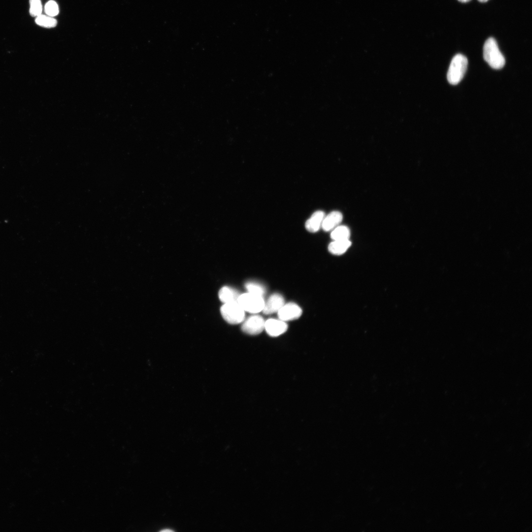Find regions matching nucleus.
<instances>
[{
    "mask_svg": "<svg viewBox=\"0 0 532 532\" xmlns=\"http://www.w3.org/2000/svg\"><path fill=\"white\" fill-rule=\"evenodd\" d=\"M342 218V215L340 212L332 211L324 217L321 227L325 231L332 230L341 223Z\"/></svg>",
    "mask_w": 532,
    "mask_h": 532,
    "instance_id": "1a4fd4ad",
    "label": "nucleus"
},
{
    "mask_svg": "<svg viewBox=\"0 0 532 532\" xmlns=\"http://www.w3.org/2000/svg\"><path fill=\"white\" fill-rule=\"evenodd\" d=\"M351 245V242L349 239L341 240H333L328 246L329 252L335 255H340L344 254Z\"/></svg>",
    "mask_w": 532,
    "mask_h": 532,
    "instance_id": "f8f14e48",
    "label": "nucleus"
},
{
    "mask_svg": "<svg viewBox=\"0 0 532 532\" xmlns=\"http://www.w3.org/2000/svg\"><path fill=\"white\" fill-rule=\"evenodd\" d=\"M245 287L248 293L262 297L266 292L265 286L256 281H248L245 283Z\"/></svg>",
    "mask_w": 532,
    "mask_h": 532,
    "instance_id": "2eb2a0df",
    "label": "nucleus"
},
{
    "mask_svg": "<svg viewBox=\"0 0 532 532\" xmlns=\"http://www.w3.org/2000/svg\"><path fill=\"white\" fill-rule=\"evenodd\" d=\"M242 331L250 335H257L265 330V321L259 315H254L249 317L242 322Z\"/></svg>",
    "mask_w": 532,
    "mask_h": 532,
    "instance_id": "39448f33",
    "label": "nucleus"
},
{
    "mask_svg": "<svg viewBox=\"0 0 532 532\" xmlns=\"http://www.w3.org/2000/svg\"><path fill=\"white\" fill-rule=\"evenodd\" d=\"M35 22L38 26L46 28H54L57 24V20L53 17L42 14L35 17Z\"/></svg>",
    "mask_w": 532,
    "mask_h": 532,
    "instance_id": "4468645a",
    "label": "nucleus"
},
{
    "mask_svg": "<svg viewBox=\"0 0 532 532\" xmlns=\"http://www.w3.org/2000/svg\"><path fill=\"white\" fill-rule=\"evenodd\" d=\"M459 0V1H460V2H463V3H465V2H469V1H470L471 0Z\"/></svg>",
    "mask_w": 532,
    "mask_h": 532,
    "instance_id": "a211bd4d",
    "label": "nucleus"
},
{
    "mask_svg": "<svg viewBox=\"0 0 532 532\" xmlns=\"http://www.w3.org/2000/svg\"><path fill=\"white\" fill-rule=\"evenodd\" d=\"M483 58L490 66L497 69L503 67L505 58L499 50L498 45L493 37L488 38L483 46Z\"/></svg>",
    "mask_w": 532,
    "mask_h": 532,
    "instance_id": "f257e3e1",
    "label": "nucleus"
},
{
    "mask_svg": "<svg viewBox=\"0 0 532 532\" xmlns=\"http://www.w3.org/2000/svg\"><path fill=\"white\" fill-rule=\"evenodd\" d=\"M285 304L283 297L278 293L271 295L265 302L263 312L265 314L268 315L277 312Z\"/></svg>",
    "mask_w": 532,
    "mask_h": 532,
    "instance_id": "6e6552de",
    "label": "nucleus"
},
{
    "mask_svg": "<svg viewBox=\"0 0 532 532\" xmlns=\"http://www.w3.org/2000/svg\"><path fill=\"white\" fill-rule=\"evenodd\" d=\"M350 236L349 229L345 226H337L333 229L331 233V237L333 240L349 239Z\"/></svg>",
    "mask_w": 532,
    "mask_h": 532,
    "instance_id": "ddd939ff",
    "label": "nucleus"
},
{
    "mask_svg": "<svg viewBox=\"0 0 532 532\" xmlns=\"http://www.w3.org/2000/svg\"><path fill=\"white\" fill-rule=\"evenodd\" d=\"M30 15L33 17L42 14V5L40 0H29Z\"/></svg>",
    "mask_w": 532,
    "mask_h": 532,
    "instance_id": "dca6fc26",
    "label": "nucleus"
},
{
    "mask_svg": "<svg viewBox=\"0 0 532 532\" xmlns=\"http://www.w3.org/2000/svg\"><path fill=\"white\" fill-rule=\"evenodd\" d=\"M468 61L464 55L458 54L452 59L447 74L449 83L452 85L458 84L466 72Z\"/></svg>",
    "mask_w": 532,
    "mask_h": 532,
    "instance_id": "f03ea898",
    "label": "nucleus"
},
{
    "mask_svg": "<svg viewBox=\"0 0 532 532\" xmlns=\"http://www.w3.org/2000/svg\"><path fill=\"white\" fill-rule=\"evenodd\" d=\"M245 312L237 301L224 303L221 307L222 317L231 324L242 323L244 320Z\"/></svg>",
    "mask_w": 532,
    "mask_h": 532,
    "instance_id": "20e7f679",
    "label": "nucleus"
},
{
    "mask_svg": "<svg viewBox=\"0 0 532 532\" xmlns=\"http://www.w3.org/2000/svg\"><path fill=\"white\" fill-rule=\"evenodd\" d=\"M325 213L321 210L315 212L305 224L306 229L309 232L315 233L321 227Z\"/></svg>",
    "mask_w": 532,
    "mask_h": 532,
    "instance_id": "9d476101",
    "label": "nucleus"
},
{
    "mask_svg": "<svg viewBox=\"0 0 532 532\" xmlns=\"http://www.w3.org/2000/svg\"><path fill=\"white\" fill-rule=\"evenodd\" d=\"M478 0L479 1H480V2H486L487 1H488L489 0Z\"/></svg>",
    "mask_w": 532,
    "mask_h": 532,
    "instance_id": "6ab92c4d",
    "label": "nucleus"
},
{
    "mask_svg": "<svg viewBox=\"0 0 532 532\" xmlns=\"http://www.w3.org/2000/svg\"><path fill=\"white\" fill-rule=\"evenodd\" d=\"M288 329L286 322L280 319H269L265 321V330L267 333L272 336L276 337L284 333Z\"/></svg>",
    "mask_w": 532,
    "mask_h": 532,
    "instance_id": "0eeeda50",
    "label": "nucleus"
},
{
    "mask_svg": "<svg viewBox=\"0 0 532 532\" xmlns=\"http://www.w3.org/2000/svg\"><path fill=\"white\" fill-rule=\"evenodd\" d=\"M301 314V308L294 302L284 304L277 312L279 319L285 322L298 319Z\"/></svg>",
    "mask_w": 532,
    "mask_h": 532,
    "instance_id": "423d86ee",
    "label": "nucleus"
},
{
    "mask_svg": "<svg viewBox=\"0 0 532 532\" xmlns=\"http://www.w3.org/2000/svg\"><path fill=\"white\" fill-rule=\"evenodd\" d=\"M44 11L46 15L54 17L59 12V6L57 2L53 0L47 1L44 6Z\"/></svg>",
    "mask_w": 532,
    "mask_h": 532,
    "instance_id": "f3484780",
    "label": "nucleus"
},
{
    "mask_svg": "<svg viewBox=\"0 0 532 532\" xmlns=\"http://www.w3.org/2000/svg\"><path fill=\"white\" fill-rule=\"evenodd\" d=\"M237 302L245 311L256 314L263 311L265 301L262 296L246 293L239 295Z\"/></svg>",
    "mask_w": 532,
    "mask_h": 532,
    "instance_id": "7ed1b4c3",
    "label": "nucleus"
},
{
    "mask_svg": "<svg viewBox=\"0 0 532 532\" xmlns=\"http://www.w3.org/2000/svg\"><path fill=\"white\" fill-rule=\"evenodd\" d=\"M239 295L235 289L228 286L222 287L218 293L220 300L224 303L237 301Z\"/></svg>",
    "mask_w": 532,
    "mask_h": 532,
    "instance_id": "9b49d317",
    "label": "nucleus"
}]
</instances>
